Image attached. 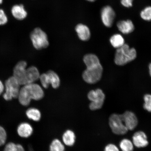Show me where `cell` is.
<instances>
[{
	"instance_id": "ba28073f",
	"label": "cell",
	"mask_w": 151,
	"mask_h": 151,
	"mask_svg": "<svg viewBox=\"0 0 151 151\" xmlns=\"http://www.w3.org/2000/svg\"><path fill=\"white\" fill-rule=\"evenodd\" d=\"M27 64L26 61H20L17 63L13 70L12 76L18 81L21 86L27 84L26 73Z\"/></svg>"
},
{
	"instance_id": "cb8c5ba5",
	"label": "cell",
	"mask_w": 151,
	"mask_h": 151,
	"mask_svg": "<svg viewBox=\"0 0 151 151\" xmlns=\"http://www.w3.org/2000/svg\"><path fill=\"white\" fill-rule=\"evenodd\" d=\"M120 147L122 151H133V145L131 141L124 139L120 142Z\"/></svg>"
},
{
	"instance_id": "ac0fdd59",
	"label": "cell",
	"mask_w": 151,
	"mask_h": 151,
	"mask_svg": "<svg viewBox=\"0 0 151 151\" xmlns=\"http://www.w3.org/2000/svg\"><path fill=\"white\" fill-rule=\"evenodd\" d=\"M76 136L73 131L68 130L63 134L62 136V140L64 143L68 146H72L75 144Z\"/></svg>"
},
{
	"instance_id": "6da1fadb",
	"label": "cell",
	"mask_w": 151,
	"mask_h": 151,
	"mask_svg": "<svg viewBox=\"0 0 151 151\" xmlns=\"http://www.w3.org/2000/svg\"><path fill=\"white\" fill-rule=\"evenodd\" d=\"M44 96V92L38 84L33 83L21 87L17 99L19 103L24 106L30 104L32 100L39 101Z\"/></svg>"
},
{
	"instance_id": "e0dca14e",
	"label": "cell",
	"mask_w": 151,
	"mask_h": 151,
	"mask_svg": "<svg viewBox=\"0 0 151 151\" xmlns=\"http://www.w3.org/2000/svg\"><path fill=\"white\" fill-rule=\"evenodd\" d=\"M83 61L86 68L97 66L101 64L99 58L95 54H88L84 57Z\"/></svg>"
},
{
	"instance_id": "e575fe53",
	"label": "cell",
	"mask_w": 151,
	"mask_h": 151,
	"mask_svg": "<svg viewBox=\"0 0 151 151\" xmlns=\"http://www.w3.org/2000/svg\"><path fill=\"white\" fill-rule=\"evenodd\" d=\"M86 1L90 2H92L95 1H96V0H86Z\"/></svg>"
},
{
	"instance_id": "9c48e42d",
	"label": "cell",
	"mask_w": 151,
	"mask_h": 151,
	"mask_svg": "<svg viewBox=\"0 0 151 151\" xmlns=\"http://www.w3.org/2000/svg\"><path fill=\"white\" fill-rule=\"evenodd\" d=\"M116 14L114 10L109 6H106L102 9L101 18L104 25L107 27H111L113 25Z\"/></svg>"
},
{
	"instance_id": "9a60e30c",
	"label": "cell",
	"mask_w": 151,
	"mask_h": 151,
	"mask_svg": "<svg viewBox=\"0 0 151 151\" xmlns=\"http://www.w3.org/2000/svg\"><path fill=\"white\" fill-rule=\"evenodd\" d=\"M117 26L121 32L125 35L131 33L135 29L134 25L131 20H122L117 24Z\"/></svg>"
},
{
	"instance_id": "d4e9b609",
	"label": "cell",
	"mask_w": 151,
	"mask_h": 151,
	"mask_svg": "<svg viewBox=\"0 0 151 151\" xmlns=\"http://www.w3.org/2000/svg\"><path fill=\"white\" fill-rule=\"evenodd\" d=\"M141 17L146 21H151V6H147L140 13Z\"/></svg>"
},
{
	"instance_id": "8fae6325",
	"label": "cell",
	"mask_w": 151,
	"mask_h": 151,
	"mask_svg": "<svg viewBox=\"0 0 151 151\" xmlns=\"http://www.w3.org/2000/svg\"><path fill=\"white\" fill-rule=\"evenodd\" d=\"M132 139L134 145L137 148H143L149 144L146 134L142 131L136 132L134 134Z\"/></svg>"
},
{
	"instance_id": "5b68a950",
	"label": "cell",
	"mask_w": 151,
	"mask_h": 151,
	"mask_svg": "<svg viewBox=\"0 0 151 151\" xmlns=\"http://www.w3.org/2000/svg\"><path fill=\"white\" fill-rule=\"evenodd\" d=\"M103 71V67L101 64L93 67L86 68L83 73V78L88 84L96 83L101 80Z\"/></svg>"
},
{
	"instance_id": "277c9868",
	"label": "cell",
	"mask_w": 151,
	"mask_h": 151,
	"mask_svg": "<svg viewBox=\"0 0 151 151\" xmlns=\"http://www.w3.org/2000/svg\"><path fill=\"white\" fill-rule=\"evenodd\" d=\"M30 37L34 47L36 50H41L49 46L47 34L40 28H35L30 34Z\"/></svg>"
},
{
	"instance_id": "7c38bea8",
	"label": "cell",
	"mask_w": 151,
	"mask_h": 151,
	"mask_svg": "<svg viewBox=\"0 0 151 151\" xmlns=\"http://www.w3.org/2000/svg\"><path fill=\"white\" fill-rule=\"evenodd\" d=\"M17 132L20 137L27 138L32 134L33 129L31 124L28 122H23L19 124L17 128Z\"/></svg>"
},
{
	"instance_id": "1f68e13d",
	"label": "cell",
	"mask_w": 151,
	"mask_h": 151,
	"mask_svg": "<svg viewBox=\"0 0 151 151\" xmlns=\"http://www.w3.org/2000/svg\"><path fill=\"white\" fill-rule=\"evenodd\" d=\"M5 84L2 81L0 80V96L2 95L4 92Z\"/></svg>"
},
{
	"instance_id": "83f0119b",
	"label": "cell",
	"mask_w": 151,
	"mask_h": 151,
	"mask_svg": "<svg viewBox=\"0 0 151 151\" xmlns=\"http://www.w3.org/2000/svg\"><path fill=\"white\" fill-rule=\"evenodd\" d=\"M39 79L43 87L46 88H48L50 86V83L47 73L40 75Z\"/></svg>"
},
{
	"instance_id": "ffe728a7",
	"label": "cell",
	"mask_w": 151,
	"mask_h": 151,
	"mask_svg": "<svg viewBox=\"0 0 151 151\" xmlns=\"http://www.w3.org/2000/svg\"><path fill=\"white\" fill-rule=\"evenodd\" d=\"M26 114L29 119L35 122H38L41 118V113L38 109L30 108L26 111Z\"/></svg>"
},
{
	"instance_id": "4dcf8cb0",
	"label": "cell",
	"mask_w": 151,
	"mask_h": 151,
	"mask_svg": "<svg viewBox=\"0 0 151 151\" xmlns=\"http://www.w3.org/2000/svg\"><path fill=\"white\" fill-rule=\"evenodd\" d=\"M133 0H121V3L124 6L128 8L133 5Z\"/></svg>"
},
{
	"instance_id": "2e32d148",
	"label": "cell",
	"mask_w": 151,
	"mask_h": 151,
	"mask_svg": "<svg viewBox=\"0 0 151 151\" xmlns=\"http://www.w3.org/2000/svg\"><path fill=\"white\" fill-rule=\"evenodd\" d=\"M40 75L38 70L35 66H31L27 68L26 73L27 84L35 83L39 79Z\"/></svg>"
},
{
	"instance_id": "603a6c76",
	"label": "cell",
	"mask_w": 151,
	"mask_h": 151,
	"mask_svg": "<svg viewBox=\"0 0 151 151\" xmlns=\"http://www.w3.org/2000/svg\"><path fill=\"white\" fill-rule=\"evenodd\" d=\"M50 151H65V147L59 139H55L51 143Z\"/></svg>"
},
{
	"instance_id": "f1b7e54d",
	"label": "cell",
	"mask_w": 151,
	"mask_h": 151,
	"mask_svg": "<svg viewBox=\"0 0 151 151\" xmlns=\"http://www.w3.org/2000/svg\"><path fill=\"white\" fill-rule=\"evenodd\" d=\"M8 22V19L4 11L0 9V26L5 25Z\"/></svg>"
},
{
	"instance_id": "f546056e",
	"label": "cell",
	"mask_w": 151,
	"mask_h": 151,
	"mask_svg": "<svg viewBox=\"0 0 151 151\" xmlns=\"http://www.w3.org/2000/svg\"><path fill=\"white\" fill-rule=\"evenodd\" d=\"M104 151H119V150L116 145L109 144L106 146Z\"/></svg>"
},
{
	"instance_id": "3957f363",
	"label": "cell",
	"mask_w": 151,
	"mask_h": 151,
	"mask_svg": "<svg viewBox=\"0 0 151 151\" xmlns=\"http://www.w3.org/2000/svg\"><path fill=\"white\" fill-rule=\"evenodd\" d=\"M4 84V92L2 94L3 99L7 101L17 99L21 86L18 81L12 76L5 81Z\"/></svg>"
},
{
	"instance_id": "d6986e66",
	"label": "cell",
	"mask_w": 151,
	"mask_h": 151,
	"mask_svg": "<svg viewBox=\"0 0 151 151\" xmlns=\"http://www.w3.org/2000/svg\"><path fill=\"white\" fill-rule=\"evenodd\" d=\"M109 41L114 48L118 49L125 44V41L122 36L119 34H114L110 37Z\"/></svg>"
},
{
	"instance_id": "8992f818",
	"label": "cell",
	"mask_w": 151,
	"mask_h": 151,
	"mask_svg": "<svg viewBox=\"0 0 151 151\" xmlns=\"http://www.w3.org/2000/svg\"><path fill=\"white\" fill-rule=\"evenodd\" d=\"M88 97L91 102L89 105L91 110L95 111L101 108L105 98L103 91L100 88L92 90L88 92Z\"/></svg>"
},
{
	"instance_id": "52a82bcc",
	"label": "cell",
	"mask_w": 151,
	"mask_h": 151,
	"mask_svg": "<svg viewBox=\"0 0 151 151\" xmlns=\"http://www.w3.org/2000/svg\"><path fill=\"white\" fill-rule=\"evenodd\" d=\"M109 124L112 132L116 134L124 135L128 131L123 122L121 115H111L109 118Z\"/></svg>"
},
{
	"instance_id": "5bb4252c",
	"label": "cell",
	"mask_w": 151,
	"mask_h": 151,
	"mask_svg": "<svg viewBox=\"0 0 151 151\" xmlns=\"http://www.w3.org/2000/svg\"><path fill=\"white\" fill-rule=\"evenodd\" d=\"M75 30L78 37L81 40L87 41L90 39L91 32L89 28L86 25L79 24L75 27Z\"/></svg>"
},
{
	"instance_id": "44dd1931",
	"label": "cell",
	"mask_w": 151,
	"mask_h": 151,
	"mask_svg": "<svg viewBox=\"0 0 151 151\" xmlns=\"http://www.w3.org/2000/svg\"><path fill=\"white\" fill-rule=\"evenodd\" d=\"M48 75L50 85L54 88L59 87L60 84V80L59 76L54 71L49 70L47 73Z\"/></svg>"
},
{
	"instance_id": "4316f807",
	"label": "cell",
	"mask_w": 151,
	"mask_h": 151,
	"mask_svg": "<svg viewBox=\"0 0 151 151\" xmlns=\"http://www.w3.org/2000/svg\"><path fill=\"white\" fill-rule=\"evenodd\" d=\"M143 99L145 101L143 105V108L148 112H151V94H145Z\"/></svg>"
},
{
	"instance_id": "d590c367",
	"label": "cell",
	"mask_w": 151,
	"mask_h": 151,
	"mask_svg": "<svg viewBox=\"0 0 151 151\" xmlns=\"http://www.w3.org/2000/svg\"><path fill=\"white\" fill-rule=\"evenodd\" d=\"M3 2V0H0V5L2 4Z\"/></svg>"
},
{
	"instance_id": "7402d4cb",
	"label": "cell",
	"mask_w": 151,
	"mask_h": 151,
	"mask_svg": "<svg viewBox=\"0 0 151 151\" xmlns=\"http://www.w3.org/2000/svg\"><path fill=\"white\" fill-rule=\"evenodd\" d=\"M3 151H25L22 145L10 142L5 145Z\"/></svg>"
},
{
	"instance_id": "7a4b0ae2",
	"label": "cell",
	"mask_w": 151,
	"mask_h": 151,
	"mask_svg": "<svg viewBox=\"0 0 151 151\" xmlns=\"http://www.w3.org/2000/svg\"><path fill=\"white\" fill-rule=\"evenodd\" d=\"M137 57L135 49L131 48L125 43L123 46L117 49L114 56V62L119 66L125 65L134 61Z\"/></svg>"
},
{
	"instance_id": "d6a6232c",
	"label": "cell",
	"mask_w": 151,
	"mask_h": 151,
	"mask_svg": "<svg viewBox=\"0 0 151 151\" xmlns=\"http://www.w3.org/2000/svg\"><path fill=\"white\" fill-rule=\"evenodd\" d=\"M149 73L150 76L151 77V63L149 64Z\"/></svg>"
},
{
	"instance_id": "30bf717a",
	"label": "cell",
	"mask_w": 151,
	"mask_h": 151,
	"mask_svg": "<svg viewBox=\"0 0 151 151\" xmlns=\"http://www.w3.org/2000/svg\"><path fill=\"white\" fill-rule=\"evenodd\" d=\"M121 116L123 122L128 130L132 131L137 127L138 120L134 113L131 111H127L121 114Z\"/></svg>"
},
{
	"instance_id": "836d02e7",
	"label": "cell",
	"mask_w": 151,
	"mask_h": 151,
	"mask_svg": "<svg viewBox=\"0 0 151 151\" xmlns=\"http://www.w3.org/2000/svg\"><path fill=\"white\" fill-rule=\"evenodd\" d=\"M29 151H34L32 148L31 146H29Z\"/></svg>"
},
{
	"instance_id": "484cf974",
	"label": "cell",
	"mask_w": 151,
	"mask_h": 151,
	"mask_svg": "<svg viewBox=\"0 0 151 151\" xmlns=\"http://www.w3.org/2000/svg\"><path fill=\"white\" fill-rule=\"evenodd\" d=\"M7 135L6 130L0 125V147L4 146L6 143Z\"/></svg>"
},
{
	"instance_id": "4fadbf2b",
	"label": "cell",
	"mask_w": 151,
	"mask_h": 151,
	"mask_svg": "<svg viewBox=\"0 0 151 151\" xmlns=\"http://www.w3.org/2000/svg\"><path fill=\"white\" fill-rule=\"evenodd\" d=\"M11 14L16 19L22 20L27 16V12L22 4L15 5L12 6L11 10Z\"/></svg>"
}]
</instances>
